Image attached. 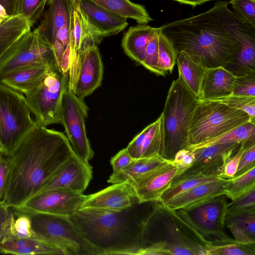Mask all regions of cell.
Returning a JSON list of instances; mask_svg holds the SVG:
<instances>
[{"mask_svg": "<svg viewBox=\"0 0 255 255\" xmlns=\"http://www.w3.org/2000/svg\"><path fill=\"white\" fill-rule=\"evenodd\" d=\"M74 155L63 133L36 125L8 156L9 170L1 203L8 208L20 207Z\"/></svg>", "mask_w": 255, "mask_h": 255, "instance_id": "cell-1", "label": "cell"}, {"mask_svg": "<svg viewBox=\"0 0 255 255\" xmlns=\"http://www.w3.org/2000/svg\"><path fill=\"white\" fill-rule=\"evenodd\" d=\"M137 203L121 211L84 208L69 218L98 255H136L148 212Z\"/></svg>", "mask_w": 255, "mask_h": 255, "instance_id": "cell-2", "label": "cell"}, {"mask_svg": "<svg viewBox=\"0 0 255 255\" xmlns=\"http://www.w3.org/2000/svg\"><path fill=\"white\" fill-rule=\"evenodd\" d=\"M177 53L183 51L206 69L229 63L237 44L212 7L200 14L160 26Z\"/></svg>", "mask_w": 255, "mask_h": 255, "instance_id": "cell-3", "label": "cell"}, {"mask_svg": "<svg viewBox=\"0 0 255 255\" xmlns=\"http://www.w3.org/2000/svg\"><path fill=\"white\" fill-rule=\"evenodd\" d=\"M198 101L179 77L173 81L161 114L165 159L173 160L178 151L189 147L190 126Z\"/></svg>", "mask_w": 255, "mask_h": 255, "instance_id": "cell-4", "label": "cell"}, {"mask_svg": "<svg viewBox=\"0 0 255 255\" xmlns=\"http://www.w3.org/2000/svg\"><path fill=\"white\" fill-rule=\"evenodd\" d=\"M249 121L243 111L216 100H199L190 126L189 147L218 137Z\"/></svg>", "mask_w": 255, "mask_h": 255, "instance_id": "cell-5", "label": "cell"}, {"mask_svg": "<svg viewBox=\"0 0 255 255\" xmlns=\"http://www.w3.org/2000/svg\"><path fill=\"white\" fill-rule=\"evenodd\" d=\"M24 96L0 81V154L9 156L36 126Z\"/></svg>", "mask_w": 255, "mask_h": 255, "instance_id": "cell-6", "label": "cell"}, {"mask_svg": "<svg viewBox=\"0 0 255 255\" xmlns=\"http://www.w3.org/2000/svg\"><path fill=\"white\" fill-rule=\"evenodd\" d=\"M27 214L36 237L57 248L64 255H98L96 249L83 237L69 216L44 213Z\"/></svg>", "mask_w": 255, "mask_h": 255, "instance_id": "cell-7", "label": "cell"}, {"mask_svg": "<svg viewBox=\"0 0 255 255\" xmlns=\"http://www.w3.org/2000/svg\"><path fill=\"white\" fill-rule=\"evenodd\" d=\"M220 0L213 7L237 44L231 61L223 67L236 76L255 73V26L243 22Z\"/></svg>", "mask_w": 255, "mask_h": 255, "instance_id": "cell-8", "label": "cell"}, {"mask_svg": "<svg viewBox=\"0 0 255 255\" xmlns=\"http://www.w3.org/2000/svg\"><path fill=\"white\" fill-rule=\"evenodd\" d=\"M68 82V74L63 75L58 69H54L47 73L37 88L24 96L36 126L46 127L61 124V100Z\"/></svg>", "mask_w": 255, "mask_h": 255, "instance_id": "cell-9", "label": "cell"}, {"mask_svg": "<svg viewBox=\"0 0 255 255\" xmlns=\"http://www.w3.org/2000/svg\"><path fill=\"white\" fill-rule=\"evenodd\" d=\"M34 64L58 69L52 47L34 29L22 36L0 58V79L17 69Z\"/></svg>", "mask_w": 255, "mask_h": 255, "instance_id": "cell-10", "label": "cell"}, {"mask_svg": "<svg viewBox=\"0 0 255 255\" xmlns=\"http://www.w3.org/2000/svg\"><path fill=\"white\" fill-rule=\"evenodd\" d=\"M89 108L84 99L76 96L68 87L62 98L60 121L75 155L82 161L89 162L94 155L87 137L85 119Z\"/></svg>", "mask_w": 255, "mask_h": 255, "instance_id": "cell-11", "label": "cell"}, {"mask_svg": "<svg viewBox=\"0 0 255 255\" xmlns=\"http://www.w3.org/2000/svg\"><path fill=\"white\" fill-rule=\"evenodd\" d=\"M228 204L223 194L192 208L175 211L203 237L226 240L229 238L224 231Z\"/></svg>", "mask_w": 255, "mask_h": 255, "instance_id": "cell-12", "label": "cell"}, {"mask_svg": "<svg viewBox=\"0 0 255 255\" xmlns=\"http://www.w3.org/2000/svg\"><path fill=\"white\" fill-rule=\"evenodd\" d=\"M241 143L219 144L191 150L195 159L191 165L172 180L174 184L194 176H215L222 178L225 165Z\"/></svg>", "mask_w": 255, "mask_h": 255, "instance_id": "cell-13", "label": "cell"}, {"mask_svg": "<svg viewBox=\"0 0 255 255\" xmlns=\"http://www.w3.org/2000/svg\"><path fill=\"white\" fill-rule=\"evenodd\" d=\"M87 196L68 190H50L34 195L14 210L27 214L44 213L69 216L79 209Z\"/></svg>", "mask_w": 255, "mask_h": 255, "instance_id": "cell-14", "label": "cell"}, {"mask_svg": "<svg viewBox=\"0 0 255 255\" xmlns=\"http://www.w3.org/2000/svg\"><path fill=\"white\" fill-rule=\"evenodd\" d=\"M178 168L172 160H167L154 169L130 182L139 203L159 201L162 194L170 187Z\"/></svg>", "mask_w": 255, "mask_h": 255, "instance_id": "cell-15", "label": "cell"}, {"mask_svg": "<svg viewBox=\"0 0 255 255\" xmlns=\"http://www.w3.org/2000/svg\"><path fill=\"white\" fill-rule=\"evenodd\" d=\"M92 175V167L89 163L82 161L75 155L43 184L37 194L54 189L83 193Z\"/></svg>", "mask_w": 255, "mask_h": 255, "instance_id": "cell-16", "label": "cell"}, {"mask_svg": "<svg viewBox=\"0 0 255 255\" xmlns=\"http://www.w3.org/2000/svg\"><path fill=\"white\" fill-rule=\"evenodd\" d=\"M139 203L132 187L127 182L112 184L95 193L88 195L79 209L121 211Z\"/></svg>", "mask_w": 255, "mask_h": 255, "instance_id": "cell-17", "label": "cell"}, {"mask_svg": "<svg viewBox=\"0 0 255 255\" xmlns=\"http://www.w3.org/2000/svg\"><path fill=\"white\" fill-rule=\"evenodd\" d=\"M103 65L96 45L87 47L82 55L74 94L82 99L91 95L102 83Z\"/></svg>", "mask_w": 255, "mask_h": 255, "instance_id": "cell-18", "label": "cell"}, {"mask_svg": "<svg viewBox=\"0 0 255 255\" xmlns=\"http://www.w3.org/2000/svg\"><path fill=\"white\" fill-rule=\"evenodd\" d=\"M81 9L94 34L101 40L118 34L127 26V18L90 0H79Z\"/></svg>", "mask_w": 255, "mask_h": 255, "instance_id": "cell-19", "label": "cell"}, {"mask_svg": "<svg viewBox=\"0 0 255 255\" xmlns=\"http://www.w3.org/2000/svg\"><path fill=\"white\" fill-rule=\"evenodd\" d=\"M126 148L134 159L165 158L162 114L134 136Z\"/></svg>", "mask_w": 255, "mask_h": 255, "instance_id": "cell-20", "label": "cell"}, {"mask_svg": "<svg viewBox=\"0 0 255 255\" xmlns=\"http://www.w3.org/2000/svg\"><path fill=\"white\" fill-rule=\"evenodd\" d=\"M230 178H220L202 184L184 192L164 203L173 210H187L224 194Z\"/></svg>", "mask_w": 255, "mask_h": 255, "instance_id": "cell-21", "label": "cell"}, {"mask_svg": "<svg viewBox=\"0 0 255 255\" xmlns=\"http://www.w3.org/2000/svg\"><path fill=\"white\" fill-rule=\"evenodd\" d=\"M48 9L37 28V33L51 46L54 44L58 30L70 24L72 12L71 0H48Z\"/></svg>", "mask_w": 255, "mask_h": 255, "instance_id": "cell-22", "label": "cell"}, {"mask_svg": "<svg viewBox=\"0 0 255 255\" xmlns=\"http://www.w3.org/2000/svg\"><path fill=\"white\" fill-rule=\"evenodd\" d=\"M57 68L43 64L28 65L0 79L1 83L12 90L27 96L43 81L47 73Z\"/></svg>", "mask_w": 255, "mask_h": 255, "instance_id": "cell-23", "label": "cell"}, {"mask_svg": "<svg viewBox=\"0 0 255 255\" xmlns=\"http://www.w3.org/2000/svg\"><path fill=\"white\" fill-rule=\"evenodd\" d=\"M236 76L223 66L206 69L199 100H212L232 95Z\"/></svg>", "mask_w": 255, "mask_h": 255, "instance_id": "cell-24", "label": "cell"}, {"mask_svg": "<svg viewBox=\"0 0 255 255\" xmlns=\"http://www.w3.org/2000/svg\"><path fill=\"white\" fill-rule=\"evenodd\" d=\"M72 12L70 21L69 43L75 51L82 55L89 46L97 45L102 40L93 32L83 13L79 0H71Z\"/></svg>", "mask_w": 255, "mask_h": 255, "instance_id": "cell-25", "label": "cell"}, {"mask_svg": "<svg viewBox=\"0 0 255 255\" xmlns=\"http://www.w3.org/2000/svg\"><path fill=\"white\" fill-rule=\"evenodd\" d=\"M159 29L160 27H153L146 24L130 27L125 34L122 42L125 52L141 64L147 44Z\"/></svg>", "mask_w": 255, "mask_h": 255, "instance_id": "cell-26", "label": "cell"}, {"mask_svg": "<svg viewBox=\"0 0 255 255\" xmlns=\"http://www.w3.org/2000/svg\"><path fill=\"white\" fill-rule=\"evenodd\" d=\"M0 254L17 255H64L57 248L33 238H10L0 243Z\"/></svg>", "mask_w": 255, "mask_h": 255, "instance_id": "cell-27", "label": "cell"}, {"mask_svg": "<svg viewBox=\"0 0 255 255\" xmlns=\"http://www.w3.org/2000/svg\"><path fill=\"white\" fill-rule=\"evenodd\" d=\"M179 78L189 90L198 99L206 69L187 53L177 54L176 62Z\"/></svg>", "mask_w": 255, "mask_h": 255, "instance_id": "cell-28", "label": "cell"}, {"mask_svg": "<svg viewBox=\"0 0 255 255\" xmlns=\"http://www.w3.org/2000/svg\"><path fill=\"white\" fill-rule=\"evenodd\" d=\"M31 26L24 17H0V58L22 36L31 30Z\"/></svg>", "mask_w": 255, "mask_h": 255, "instance_id": "cell-29", "label": "cell"}, {"mask_svg": "<svg viewBox=\"0 0 255 255\" xmlns=\"http://www.w3.org/2000/svg\"><path fill=\"white\" fill-rule=\"evenodd\" d=\"M167 159L161 157L134 159L119 172L112 174L108 182L115 184L130 182L154 169Z\"/></svg>", "mask_w": 255, "mask_h": 255, "instance_id": "cell-30", "label": "cell"}, {"mask_svg": "<svg viewBox=\"0 0 255 255\" xmlns=\"http://www.w3.org/2000/svg\"><path fill=\"white\" fill-rule=\"evenodd\" d=\"M90 0L121 16L133 19L140 24H145L152 20L143 5L129 0Z\"/></svg>", "mask_w": 255, "mask_h": 255, "instance_id": "cell-31", "label": "cell"}, {"mask_svg": "<svg viewBox=\"0 0 255 255\" xmlns=\"http://www.w3.org/2000/svg\"><path fill=\"white\" fill-rule=\"evenodd\" d=\"M255 143V122L249 121L218 137L202 143L190 146L188 149H195L213 145L228 143Z\"/></svg>", "mask_w": 255, "mask_h": 255, "instance_id": "cell-32", "label": "cell"}, {"mask_svg": "<svg viewBox=\"0 0 255 255\" xmlns=\"http://www.w3.org/2000/svg\"><path fill=\"white\" fill-rule=\"evenodd\" d=\"M210 255H255V245H251L228 238L216 240L206 246Z\"/></svg>", "mask_w": 255, "mask_h": 255, "instance_id": "cell-33", "label": "cell"}, {"mask_svg": "<svg viewBox=\"0 0 255 255\" xmlns=\"http://www.w3.org/2000/svg\"><path fill=\"white\" fill-rule=\"evenodd\" d=\"M225 225L255 239V208L227 213Z\"/></svg>", "mask_w": 255, "mask_h": 255, "instance_id": "cell-34", "label": "cell"}, {"mask_svg": "<svg viewBox=\"0 0 255 255\" xmlns=\"http://www.w3.org/2000/svg\"><path fill=\"white\" fill-rule=\"evenodd\" d=\"M48 0H14L12 15L25 18L32 27L42 16Z\"/></svg>", "mask_w": 255, "mask_h": 255, "instance_id": "cell-35", "label": "cell"}, {"mask_svg": "<svg viewBox=\"0 0 255 255\" xmlns=\"http://www.w3.org/2000/svg\"><path fill=\"white\" fill-rule=\"evenodd\" d=\"M177 53L171 42L162 33L159 32L158 60L157 68L159 75L172 73L176 62Z\"/></svg>", "mask_w": 255, "mask_h": 255, "instance_id": "cell-36", "label": "cell"}, {"mask_svg": "<svg viewBox=\"0 0 255 255\" xmlns=\"http://www.w3.org/2000/svg\"><path fill=\"white\" fill-rule=\"evenodd\" d=\"M255 188V167L235 178H230L225 195L232 200Z\"/></svg>", "mask_w": 255, "mask_h": 255, "instance_id": "cell-37", "label": "cell"}, {"mask_svg": "<svg viewBox=\"0 0 255 255\" xmlns=\"http://www.w3.org/2000/svg\"><path fill=\"white\" fill-rule=\"evenodd\" d=\"M33 238L36 237L32 230L29 215L14 210L13 216L3 241L10 238Z\"/></svg>", "mask_w": 255, "mask_h": 255, "instance_id": "cell-38", "label": "cell"}, {"mask_svg": "<svg viewBox=\"0 0 255 255\" xmlns=\"http://www.w3.org/2000/svg\"><path fill=\"white\" fill-rule=\"evenodd\" d=\"M220 178L215 176H198L189 177L174 184L162 194L159 201L165 203L172 198L193 188L197 185L216 181Z\"/></svg>", "mask_w": 255, "mask_h": 255, "instance_id": "cell-39", "label": "cell"}, {"mask_svg": "<svg viewBox=\"0 0 255 255\" xmlns=\"http://www.w3.org/2000/svg\"><path fill=\"white\" fill-rule=\"evenodd\" d=\"M221 102L231 107L247 113L251 121L255 122V97L230 95L212 100Z\"/></svg>", "mask_w": 255, "mask_h": 255, "instance_id": "cell-40", "label": "cell"}, {"mask_svg": "<svg viewBox=\"0 0 255 255\" xmlns=\"http://www.w3.org/2000/svg\"><path fill=\"white\" fill-rule=\"evenodd\" d=\"M229 3L241 20L255 26V0H229Z\"/></svg>", "mask_w": 255, "mask_h": 255, "instance_id": "cell-41", "label": "cell"}, {"mask_svg": "<svg viewBox=\"0 0 255 255\" xmlns=\"http://www.w3.org/2000/svg\"><path fill=\"white\" fill-rule=\"evenodd\" d=\"M159 30L153 36L146 47L144 59L141 65L150 71L159 75L157 68Z\"/></svg>", "mask_w": 255, "mask_h": 255, "instance_id": "cell-42", "label": "cell"}, {"mask_svg": "<svg viewBox=\"0 0 255 255\" xmlns=\"http://www.w3.org/2000/svg\"><path fill=\"white\" fill-rule=\"evenodd\" d=\"M232 95L255 97V73L236 76Z\"/></svg>", "mask_w": 255, "mask_h": 255, "instance_id": "cell-43", "label": "cell"}, {"mask_svg": "<svg viewBox=\"0 0 255 255\" xmlns=\"http://www.w3.org/2000/svg\"><path fill=\"white\" fill-rule=\"evenodd\" d=\"M228 204L227 213L255 208V188Z\"/></svg>", "mask_w": 255, "mask_h": 255, "instance_id": "cell-44", "label": "cell"}, {"mask_svg": "<svg viewBox=\"0 0 255 255\" xmlns=\"http://www.w3.org/2000/svg\"><path fill=\"white\" fill-rule=\"evenodd\" d=\"M255 167V143L246 145L234 177H237Z\"/></svg>", "mask_w": 255, "mask_h": 255, "instance_id": "cell-45", "label": "cell"}, {"mask_svg": "<svg viewBox=\"0 0 255 255\" xmlns=\"http://www.w3.org/2000/svg\"><path fill=\"white\" fill-rule=\"evenodd\" d=\"M194 159V153L192 150L183 148L178 151L172 160L178 168V173L175 176L180 175L189 167Z\"/></svg>", "mask_w": 255, "mask_h": 255, "instance_id": "cell-46", "label": "cell"}, {"mask_svg": "<svg viewBox=\"0 0 255 255\" xmlns=\"http://www.w3.org/2000/svg\"><path fill=\"white\" fill-rule=\"evenodd\" d=\"M247 143H242L237 153L227 160L223 171V178H233L237 170L239 162ZM248 144V143H247Z\"/></svg>", "mask_w": 255, "mask_h": 255, "instance_id": "cell-47", "label": "cell"}, {"mask_svg": "<svg viewBox=\"0 0 255 255\" xmlns=\"http://www.w3.org/2000/svg\"><path fill=\"white\" fill-rule=\"evenodd\" d=\"M134 158L130 155L126 148L123 149L113 156L111 160L113 172L115 174L128 166Z\"/></svg>", "mask_w": 255, "mask_h": 255, "instance_id": "cell-48", "label": "cell"}, {"mask_svg": "<svg viewBox=\"0 0 255 255\" xmlns=\"http://www.w3.org/2000/svg\"><path fill=\"white\" fill-rule=\"evenodd\" d=\"M13 215L8 207L0 204V243L6 235Z\"/></svg>", "mask_w": 255, "mask_h": 255, "instance_id": "cell-49", "label": "cell"}, {"mask_svg": "<svg viewBox=\"0 0 255 255\" xmlns=\"http://www.w3.org/2000/svg\"><path fill=\"white\" fill-rule=\"evenodd\" d=\"M9 166L8 156L0 154V204L1 203L5 192Z\"/></svg>", "mask_w": 255, "mask_h": 255, "instance_id": "cell-50", "label": "cell"}, {"mask_svg": "<svg viewBox=\"0 0 255 255\" xmlns=\"http://www.w3.org/2000/svg\"><path fill=\"white\" fill-rule=\"evenodd\" d=\"M74 50V48L69 43L64 50L60 66V71L63 75L68 74Z\"/></svg>", "mask_w": 255, "mask_h": 255, "instance_id": "cell-51", "label": "cell"}, {"mask_svg": "<svg viewBox=\"0 0 255 255\" xmlns=\"http://www.w3.org/2000/svg\"><path fill=\"white\" fill-rule=\"evenodd\" d=\"M70 26L66 25L60 28L56 36L55 41L60 42L65 48L70 42Z\"/></svg>", "mask_w": 255, "mask_h": 255, "instance_id": "cell-52", "label": "cell"}, {"mask_svg": "<svg viewBox=\"0 0 255 255\" xmlns=\"http://www.w3.org/2000/svg\"><path fill=\"white\" fill-rule=\"evenodd\" d=\"M182 4L190 5L195 7L198 5L203 4L206 2L215 0H174Z\"/></svg>", "mask_w": 255, "mask_h": 255, "instance_id": "cell-53", "label": "cell"}, {"mask_svg": "<svg viewBox=\"0 0 255 255\" xmlns=\"http://www.w3.org/2000/svg\"><path fill=\"white\" fill-rule=\"evenodd\" d=\"M13 1L14 0H0V4L5 8L7 13L9 15H12V14Z\"/></svg>", "mask_w": 255, "mask_h": 255, "instance_id": "cell-54", "label": "cell"}, {"mask_svg": "<svg viewBox=\"0 0 255 255\" xmlns=\"http://www.w3.org/2000/svg\"><path fill=\"white\" fill-rule=\"evenodd\" d=\"M11 15H9L5 9V8L0 4V17L3 18H7Z\"/></svg>", "mask_w": 255, "mask_h": 255, "instance_id": "cell-55", "label": "cell"}]
</instances>
